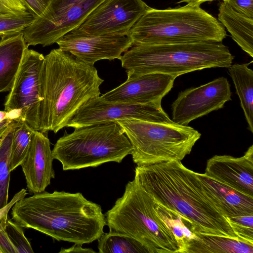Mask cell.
Masks as SVG:
<instances>
[{
	"label": "cell",
	"instance_id": "1",
	"mask_svg": "<svg viewBox=\"0 0 253 253\" xmlns=\"http://www.w3.org/2000/svg\"><path fill=\"white\" fill-rule=\"evenodd\" d=\"M134 179L156 202L189 219L200 233L239 240L197 173L181 161L137 166Z\"/></svg>",
	"mask_w": 253,
	"mask_h": 253
},
{
	"label": "cell",
	"instance_id": "2",
	"mask_svg": "<svg viewBox=\"0 0 253 253\" xmlns=\"http://www.w3.org/2000/svg\"><path fill=\"white\" fill-rule=\"evenodd\" d=\"M11 219L58 241L89 244L104 233L106 225L101 206L80 192L43 191L25 197L11 208Z\"/></svg>",
	"mask_w": 253,
	"mask_h": 253
},
{
	"label": "cell",
	"instance_id": "3",
	"mask_svg": "<svg viewBox=\"0 0 253 253\" xmlns=\"http://www.w3.org/2000/svg\"><path fill=\"white\" fill-rule=\"evenodd\" d=\"M104 82L94 65L59 48L44 56L40 131L57 133L66 127L89 99L100 96Z\"/></svg>",
	"mask_w": 253,
	"mask_h": 253
},
{
	"label": "cell",
	"instance_id": "4",
	"mask_svg": "<svg viewBox=\"0 0 253 253\" xmlns=\"http://www.w3.org/2000/svg\"><path fill=\"white\" fill-rule=\"evenodd\" d=\"M233 59L222 42H200L132 46L120 60L128 79L151 73L177 77L208 68H228Z\"/></svg>",
	"mask_w": 253,
	"mask_h": 253
},
{
	"label": "cell",
	"instance_id": "5",
	"mask_svg": "<svg viewBox=\"0 0 253 253\" xmlns=\"http://www.w3.org/2000/svg\"><path fill=\"white\" fill-rule=\"evenodd\" d=\"M132 46L222 42L227 36L217 19L200 6L160 9L149 7L128 32Z\"/></svg>",
	"mask_w": 253,
	"mask_h": 253
},
{
	"label": "cell",
	"instance_id": "6",
	"mask_svg": "<svg viewBox=\"0 0 253 253\" xmlns=\"http://www.w3.org/2000/svg\"><path fill=\"white\" fill-rule=\"evenodd\" d=\"M155 201L133 180L105 214L110 231L136 239L149 253H179L172 232L158 215Z\"/></svg>",
	"mask_w": 253,
	"mask_h": 253
},
{
	"label": "cell",
	"instance_id": "7",
	"mask_svg": "<svg viewBox=\"0 0 253 253\" xmlns=\"http://www.w3.org/2000/svg\"><path fill=\"white\" fill-rule=\"evenodd\" d=\"M132 146L116 121L105 122L66 131L52 150L64 170L96 167L108 162L121 163Z\"/></svg>",
	"mask_w": 253,
	"mask_h": 253
},
{
	"label": "cell",
	"instance_id": "8",
	"mask_svg": "<svg viewBox=\"0 0 253 253\" xmlns=\"http://www.w3.org/2000/svg\"><path fill=\"white\" fill-rule=\"evenodd\" d=\"M132 146L137 166L181 161L189 154L201 134L188 126L136 119L118 120Z\"/></svg>",
	"mask_w": 253,
	"mask_h": 253
},
{
	"label": "cell",
	"instance_id": "9",
	"mask_svg": "<svg viewBox=\"0 0 253 253\" xmlns=\"http://www.w3.org/2000/svg\"><path fill=\"white\" fill-rule=\"evenodd\" d=\"M105 0H50L42 13L21 32L27 45L56 43Z\"/></svg>",
	"mask_w": 253,
	"mask_h": 253
},
{
	"label": "cell",
	"instance_id": "10",
	"mask_svg": "<svg viewBox=\"0 0 253 253\" xmlns=\"http://www.w3.org/2000/svg\"><path fill=\"white\" fill-rule=\"evenodd\" d=\"M44 56L34 50H25L18 72L4 104L12 119L21 118L36 130L40 128L42 74Z\"/></svg>",
	"mask_w": 253,
	"mask_h": 253
},
{
	"label": "cell",
	"instance_id": "11",
	"mask_svg": "<svg viewBox=\"0 0 253 253\" xmlns=\"http://www.w3.org/2000/svg\"><path fill=\"white\" fill-rule=\"evenodd\" d=\"M149 7L143 0H106L79 26L65 35L79 37L128 33Z\"/></svg>",
	"mask_w": 253,
	"mask_h": 253
},
{
	"label": "cell",
	"instance_id": "12",
	"mask_svg": "<svg viewBox=\"0 0 253 253\" xmlns=\"http://www.w3.org/2000/svg\"><path fill=\"white\" fill-rule=\"evenodd\" d=\"M136 119L156 123H172L161 104H131L111 103L100 96L91 98L77 111L66 127L74 128L97 123Z\"/></svg>",
	"mask_w": 253,
	"mask_h": 253
},
{
	"label": "cell",
	"instance_id": "13",
	"mask_svg": "<svg viewBox=\"0 0 253 253\" xmlns=\"http://www.w3.org/2000/svg\"><path fill=\"white\" fill-rule=\"evenodd\" d=\"M231 94L230 84L223 77L181 91L171 105V120L188 126L191 121L222 108L231 100Z\"/></svg>",
	"mask_w": 253,
	"mask_h": 253
},
{
	"label": "cell",
	"instance_id": "14",
	"mask_svg": "<svg viewBox=\"0 0 253 253\" xmlns=\"http://www.w3.org/2000/svg\"><path fill=\"white\" fill-rule=\"evenodd\" d=\"M56 43L61 50L92 65L103 59L120 60L122 53L132 46L128 33L79 37L64 35Z\"/></svg>",
	"mask_w": 253,
	"mask_h": 253
},
{
	"label": "cell",
	"instance_id": "15",
	"mask_svg": "<svg viewBox=\"0 0 253 253\" xmlns=\"http://www.w3.org/2000/svg\"><path fill=\"white\" fill-rule=\"evenodd\" d=\"M176 77L151 73L128 79L123 84L100 96L106 102L131 104H161L173 87Z\"/></svg>",
	"mask_w": 253,
	"mask_h": 253
},
{
	"label": "cell",
	"instance_id": "16",
	"mask_svg": "<svg viewBox=\"0 0 253 253\" xmlns=\"http://www.w3.org/2000/svg\"><path fill=\"white\" fill-rule=\"evenodd\" d=\"M204 174L253 197V145L240 157L227 155L213 156L208 160Z\"/></svg>",
	"mask_w": 253,
	"mask_h": 253
},
{
	"label": "cell",
	"instance_id": "17",
	"mask_svg": "<svg viewBox=\"0 0 253 253\" xmlns=\"http://www.w3.org/2000/svg\"><path fill=\"white\" fill-rule=\"evenodd\" d=\"M54 160L47 135L34 130L30 147L21 164L29 193L43 192L55 177Z\"/></svg>",
	"mask_w": 253,
	"mask_h": 253
},
{
	"label": "cell",
	"instance_id": "18",
	"mask_svg": "<svg viewBox=\"0 0 253 253\" xmlns=\"http://www.w3.org/2000/svg\"><path fill=\"white\" fill-rule=\"evenodd\" d=\"M214 204L225 217L253 215V197L197 173Z\"/></svg>",
	"mask_w": 253,
	"mask_h": 253
},
{
	"label": "cell",
	"instance_id": "19",
	"mask_svg": "<svg viewBox=\"0 0 253 253\" xmlns=\"http://www.w3.org/2000/svg\"><path fill=\"white\" fill-rule=\"evenodd\" d=\"M27 45L22 32L0 41V93L10 91Z\"/></svg>",
	"mask_w": 253,
	"mask_h": 253
},
{
	"label": "cell",
	"instance_id": "20",
	"mask_svg": "<svg viewBox=\"0 0 253 253\" xmlns=\"http://www.w3.org/2000/svg\"><path fill=\"white\" fill-rule=\"evenodd\" d=\"M217 20L238 45L253 57V18L236 11L223 1L219 6Z\"/></svg>",
	"mask_w": 253,
	"mask_h": 253
},
{
	"label": "cell",
	"instance_id": "21",
	"mask_svg": "<svg viewBox=\"0 0 253 253\" xmlns=\"http://www.w3.org/2000/svg\"><path fill=\"white\" fill-rule=\"evenodd\" d=\"M251 63L231 64L228 69L239 98L248 129L253 133V71L249 67Z\"/></svg>",
	"mask_w": 253,
	"mask_h": 253
},
{
	"label": "cell",
	"instance_id": "22",
	"mask_svg": "<svg viewBox=\"0 0 253 253\" xmlns=\"http://www.w3.org/2000/svg\"><path fill=\"white\" fill-rule=\"evenodd\" d=\"M196 235L198 238L189 242L186 253H253V244L199 232Z\"/></svg>",
	"mask_w": 253,
	"mask_h": 253
},
{
	"label": "cell",
	"instance_id": "23",
	"mask_svg": "<svg viewBox=\"0 0 253 253\" xmlns=\"http://www.w3.org/2000/svg\"><path fill=\"white\" fill-rule=\"evenodd\" d=\"M156 210L172 232L177 241L179 253H186L189 242L198 238L199 232L196 226L179 213L167 208L155 201Z\"/></svg>",
	"mask_w": 253,
	"mask_h": 253
},
{
	"label": "cell",
	"instance_id": "24",
	"mask_svg": "<svg viewBox=\"0 0 253 253\" xmlns=\"http://www.w3.org/2000/svg\"><path fill=\"white\" fill-rule=\"evenodd\" d=\"M97 241L100 253H149L141 243L124 233L109 231Z\"/></svg>",
	"mask_w": 253,
	"mask_h": 253
},
{
	"label": "cell",
	"instance_id": "25",
	"mask_svg": "<svg viewBox=\"0 0 253 253\" xmlns=\"http://www.w3.org/2000/svg\"><path fill=\"white\" fill-rule=\"evenodd\" d=\"M34 130L23 119H16L11 145L10 172L20 166L26 156Z\"/></svg>",
	"mask_w": 253,
	"mask_h": 253
},
{
	"label": "cell",
	"instance_id": "26",
	"mask_svg": "<svg viewBox=\"0 0 253 253\" xmlns=\"http://www.w3.org/2000/svg\"><path fill=\"white\" fill-rule=\"evenodd\" d=\"M16 119L0 143V209L5 207L8 203L10 173V155L14 127Z\"/></svg>",
	"mask_w": 253,
	"mask_h": 253
},
{
	"label": "cell",
	"instance_id": "27",
	"mask_svg": "<svg viewBox=\"0 0 253 253\" xmlns=\"http://www.w3.org/2000/svg\"><path fill=\"white\" fill-rule=\"evenodd\" d=\"M37 17L27 11L22 13L0 14V37L4 38L21 33Z\"/></svg>",
	"mask_w": 253,
	"mask_h": 253
},
{
	"label": "cell",
	"instance_id": "28",
	"mask_svg": "<svg viewBox=\"0 0 253 253\" xmlns=\"http://www.w3.org/2000/svg\"><path fill=\"white\" fill-rule=\"evenodd\" d=\"M5 229L16 253H34L30 242L24 234L23 227L12 219H8Z\"/></svg>",
	"mask_w": 253,
	"mask_h": 253
},
{
	"label": "cell",
	"instance_id": "29",
	"mask_svg": "<svg viewBox=\"0 0 253 253\" xmlns=\"http://www.w3.org/2000/svg\"><path fill=\"white\" fill-rule=\"evenodd\" d=\"M226 218L239 240L253 244V215Z\"/></svg>",
	"mask_w": 253,
	"mask_h": 253
},
{
	"label": "cell",
	"instance_id": "30",
	"mask_svg": "<svg viewBox=\"0 0 253 253\" xmlns=\"http://www.w3.org/2000/svg\"><path fill=\"white\" fill-rule=\"evenodd\" d=\"M27 11L29 10L24 0H0V14H19Z\"/></svg>",
	"mask_w": 253,
	"mask_h": 253
},
{
	"label": "cell",
	"instance_id": "31",
	"mask_svg": "<svg viewBox=\"0 0 253 253\" xmlns=\"http://www.w3.org/2000/svg\"><path fill=\"white\" fill-rule=\"evenodd\" d=\"M223 1L236 11L253 18V0H225Z\"/></svg>",
	"mask_w": 253,
	"mask_h": 253
},
{
	"label": "cell",
	"instance_id": "32",
	"mask_svg": "<svg viewBox=\"0 0 253 253\" xmlns=\"http://www.w3.org/2000/svg\"><path fill=\"white\" fill-rule=\"evenodd\" d=\"M8 216L0 220V250L1 253H16L5 231Z\"/></svg>",
	"mask_w": 253,
	"mask_h": 253
},
{
	"label": "cell",
	"instance_id": "33",
	"mask_svg": "<svg viewBox=\"0 0 253 253\" xmlns=\"http://www.w3.org/2000/svg\"><path fill=\"white\" fill-rule=\"evenodd\" d=\"M28 10L36 16H40L45 10L50 0H24Z\"/></svg>",
	"mask_w": 253,
	"mask_h": 253
},
{
	"label": "cell",
	"instance_id": "34",
	"mask_svg": "<svg viewBox=\"0 0 253 253\" xmlns=\"http://www.w3.org/2000/svg\"><path fill=\"white\" fill-rule=\"evenodd\" d=\"M16 119L10 118L4 110L0 111V143Z\"/></svg>",
	"mask_w": 253,
	"mask_h": 253
},
{
	"label": "cell",
	"instance_id": "35",
	"mask_svg": "<svg viewBox=\"0 0 253 253\" xmlns=\"http://www.w3.org/2000/svg\"><path fill=\"white\" fill-rule=\"evenodd\" d=\"M27 194L25 189H22L16 193L12 200L4 207L0 209V220L8 216V213L14 204L19 200L25 197Z\"/></svg>",
	"mask_w": 253,
	"mask_h": 253
},
{
	"label": "cell",
	"instance_id": "36",
	"mask_svg": "<svg viewBox=\"0 0 253 253\" xmlns=\"http://www.w3.org/2000/svg\"><path fill=\"white\" fill-rule=\"evenodd\" d=\"M60 253H96L94 250L91 248H84L82 247V245L74 244L73 246L69 248L64 249L62 248L59 252Z\"/></svg>",
	"mask_w": 253,
	"mask_h": 253
},
{
	"label": "cell",
	"instance_id": "37",
	"mask_svg": "<svg viewBox=\"0 0 253 253\" xmlns=\"http://www.w3.org/2000/svg\"><path fill=\"white\" fill-rule=\"evenodd\" d=\"M215 0H179L180 2H185L186 4L191 6H200L202 3L207 1H211Z\"/></svg>",
	"mask_w": 253,
	"mask_h": 253
},
{
	"label": "cell",
	"instance_id": "38",
	"mask_svg": "<svg viewBox=\"0 0 253 253\" xmlns=\"http://www.w3.org/2000/svg\"><path fill=\"white\" fill-rule=\"evenodd\" d=\"M0 253H1V251H0Z\"/></svg>",
	"mask_w": 253,
	"mask_h": 253
},
{
	"label": "cell",
	"instance_id": "39",
	"mask_svg": "<svg viewBox=\"0 0 253 253\" xmlns=\"http://www.w3.org/2000/svg\"><path fill=\"white\" fill-rule=\"evenodd\" d=\"M222 0V1H224V0Z\"/></svg>",
	"mask_w": 253,
	"mask_h": 253
}]
</instances>
